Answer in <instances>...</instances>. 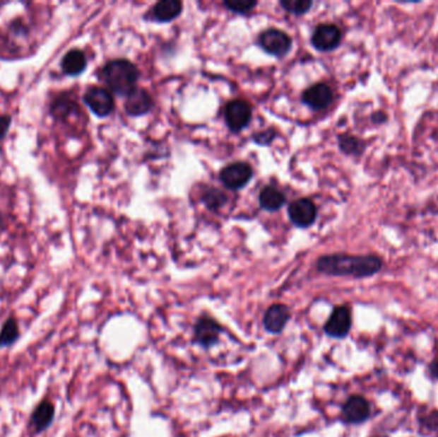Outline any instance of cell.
Listing matches in <instances>:
<instances>
[{
    "label": "cell",
    "mask_w": 438,
    "mask_h": 437,
    "mask_svg": "<svg viewBox=\"0 0 438 437\" xmlns=\"http://www.w3.org/2000/svg\"><path fill=\"white\" fill-rule=\"evenodd\" d=\"M382 264V260L377 255L329 254L316 260V269L329 276H353L363 279L379 272Z\"/></svg>",
    "instance_id": "6da1fadb"
},
{
    "label": "cell",
    "mask_w": 438,
    "mask_h": 437,
    "mask_svg": "<svg viewBox=\"0 0 438 437\" xmlns=\"http://www.w3.org/2000/svg\"><path fill=\"white\" fill-rule=\"evenodd\" d=\"M100 78L117 95L129 96L137 89L138 71L127 59H113L102 69Z\"/></svg>",
    "instance_id": "7a4b0ae2"
},
{
    "label": "cell",
    "mask_w": 438,
    "mask_h": 437,
    "mask_svg": "<svg viewBox=\"0 0 438 437\" xmlns=\"http://www.w3.org/2000/svg\"><path fill=\"white\" fill-rule=\"evenodd\" d=\"M259 45L268 54L283 57L292 47V40L286 33L278 28H268L259 36Z\"/></svg>",
    "instance_id": "3957f363"
},
{
    "label": "cell",
    "mask_w": 438,
    "mask_h": 437,
    "mask_svg": "<svg viewBox=\"0 0 438 437\" xmlns=\"http://www.w3.org/2000/svg\"><path fill=\"white\" fill-rule=\"evenodd\" d=\"M222 326L212 317H200L194 327V339L203 349H211L219 342Z\"/></svg>",
    "instance_id": "277c9868"
},
{
    "label": "cell",
    "mask_w": 438,
    "mask_h": 437,
    "mask_svg": "<svg viewBox=\"0 0 438 437\" xmlns=\"http://www.w3.org/2000/svg\"><path fill=\"white\" fill-rule=\"evenodd\" d=\"M83 102L97 117L110 116L114 110L113 96L108 90L99 86H93L86 90L83 95Z\"/></svg>",
    "instance_id": "5b68a950"
},
{
    "label": "cell",
    "mask_w": 438,
    "mask_h": 437,
    "mask_svg": "<svg viewBox=\"0 0 438 437\" xmlns=\"http://www.w3.org/2000/svg\"><path fill=\"white\" fill-rule=\"evenodd\" d=\"M55 419V405L52 400L44 399L40 403L35 407L30 421H28V429L34 435L42 433L50 429Z\"/></svg>",
    "instance_id": "8992f818"
},
{
    "label": "cell",
    "mask_w": 438,
    "mask_h": 437,
    "mask_svg": "<svg viewBox=\"0 0 438 437\" xmlns=\"http://www.w3.org/2000/svg\"><path fill=\"white\" fill-rule=\"evenodd\" d=\"M225 120L230 130L239 132L247 127L251 120V108L245 100H232L227 104Z\"/></svg>",
    "instance_id": "52a82bcc"
},
{
    "label": "cell",
    "mask_w": 438,
    "mask_h": 437,
    "mask_svg": "<svg viewBox=\"0 0 438 437\" xmlns=\"http://www.w3.org/2000/svg\"><path fill=\"white\" fill-rule=\"evenodd\" d=\"M351 312L348 307H336L324 325V332L333 339H343L351 330Z\"/></svg>",
    "instance_id": "ba28073f"
},
{
    "label": "cell",
    "mask_w": 438,
    "mask_h": 437,
    "mask_svg": "<svg viewBox=\"0 0 438 437\" xmlns=\"http://www.w3.org/2000/svg\"><path fill=\"white\" fill-rule=\"evenodd\" d=\"M253 177V170L245 162L230 164L220 172V181L228 189L239 190Z\"/></svg>",
    "instance_id": "9c48e42d"
},
{
    "label": "cell",
    "mask_w": 438,
    "mask_h": 437,
    "mask_svg": "<svg viewBox=\"0 0 438 437\" xmlns=\"http://www.w3.org/2000/svg\"><path fill=\"white\" fill-rule=\"evenodd\" d=\"M288 216L297 227H309L316 219V206L309 199H297L288 206Z\"/></svg>",
    "instance_id": "30bf717a"
},
{
    "label": "cell",
    "mask_w": 438,
    "mask_h": 437,
    "mask_svg": "<svg viewBox=\"0 0 438 437\" xmlns=\"http://www.w3.org/2000/svg\"><path fill=\"white\" fill-rule=\"evenodd\" d=\"M341 42V31L335 25H319L315 28L312 37V44L321 52H331L337 48Z\"/></svg>",
    "instance_id": "8fae6325"
},
{
    "label": "cell",
    "mask_w": 438,
    "mask_h": 437,
    "mask_svg": "<svg viewBox=\"0 0 438 437\" xmlns=\"http://www.w3.org/2000/svg\"><path fill=\"white\" fill-rule=\"evenodd\" d=\"M370 416V405L363 397H349L343 404V419L345 424H360L365 422Z\"/></svg>",
    "instance_id": "7c38bea8"
},
{
    "label": "cell",
    "mask_w": 438,
    "mask_h": 437,
    "mask_svg": "<svg viewBox=\"0 0 438 437\" xmlns=\"http://www.w3.org/2000/svg\"><path fill=\"white\" fill-rule=\"evenodd\" d=\"M290 317L291 313L288 305L273 304L268 308L266 315L263 317V326L269 334L278 335L286 327Z\"/></svg>",
    "instance_id": "4fadbf2b"
},
{
    "label": "cell",
    "mask_w": 438,
    "mask_h": 437,
    "mask_svg": "<svg viewBox=\"0 0 438 437\" xmlns=\"http://www.w3.org/2000/svg\"><path fill=\"white\" fill-rule=\"evenodd\" d=\"M304 103L312 110H326L333 102V93L326 83H315L312 88L305 90L302 95Z\"/></svg>",
    "instance_id": "5bb4252c"
},
{
    "label": "cell",
    "mask_w": 438,
    "mask_h": 437,
    "mask_svg": "<svg viewBox=\"0 0 438 437\" xmlns=\"http://www.w3.org/2000/svg\"><path fill=\"white\" fill-rule=\"evenodd\" d=\"M154 102L150 94L144 89H136L127 96L124 110L130 116H143L153 108Z\"/></svg>",
    "instance_id": "9a60e30c"
},
{
    "label": "cell",
    "mask_w": 438,
    "mask_h": 437,
    "mask_svg": "<svg viewBox=\"0 0 438 437\" xmlns=\"http://www.w3.org/2000/svg\"><path fill=\"white\" fill-rule=\"evenodd\" d=\"M86 66H88L86 55L80 49H72L63 57L62 69L66 75H81L86 69Z\"/></svg>",
    "instance_id": "2e32d148"
},
{
    "label": "cell",
    "mask_w": 438,
    "mask_h": 437,
    "mask_svg": "<svg viewBox=\"0 0 438 437\" xmlns=\"http://www.w3.org/2000/svg\"><path fill=\"white\" fill-rule=\"evenodd\" d=\"M77 110H78V105L72 99V96H69V94H61L57 96L52 103L50 115L54 117L57 121H64Z\"/></svg>",
    "instance_id": "e0dca14e"
},
{
    "label": "cell",
    "mask_w": 438,
    "mask_h": 437,
    "mask_svg": "<svg viewBox=\"0 0 438 437\" xmlns=\"http://www.w3.org/2000/svg\"><path fill=\"white\" fill-rule=\"evenodd\" d=\"M182 3L178 0H162L153 8V17L159 22H170L179 16Z\"/></svg>",
    "instance_id": "ac0fdd59"
},
{
    "label": "cell",
    "mask_w": 438,
    "mask_h": 437,
    "mask_svg": "<svg viewBox=\"0 0 438 437\" xmlns=\"http://www.w3.org/2000/svg\"><path fill=\"white\" fill-rule=\"evenodd\" d=\"M259 203L263 209L274 212L278 211L286 203V197L283 192L273 186H267L259 194Z\"/></svg>",
    "instance_id": "d6986e66"
},
{
    "label": "cell",
    "mask_w": 438,
    "mask_h": 437,
    "mask_svg": "<svg viewBox=\"0 0 438 437\" xmlns=\"http://www.w3.org/2000/svg\"><path fill=\"white\" fill-rule=\"evenodd\" d=\"M20 326L17 318L11 315L3 323L0 328V349L9 348L13 346L16 342L20 339Z\"/></svg>",
    "instance_id": "ffe728a7"
},
{
    "label": "cell",
    "mask_w": 438,
    "mask_h": 437,
    "mask_svg": "<svg viewBox=\"0 0 438 437\" xmlns=\"http://www.w3.org/2000/svg\"><path fill=\"white\" fill-rule=\"evenodd\" d=\"M203 202L206 205L208 209L211 211H218L227 203V197L222 192L217 189H209L203 197Z\"/></svg>",
    "instance_id": "44dd1931"
},
{
    "label": "cell",
    "mask_w": 438,
    "mask_h": 437,
    "mask_svg": "<svg viewBox=\"0 0 438 437\" xmlns=\"http://www.w3.org/2000/svg\"><path fill=\"white\" fill-rule=\"evenodd\" d=\"M282 7L285 8L290 13L300 16L305 14L313 6V1L310 0H282Z\"/></svg>",
    "instance_id": "7402d4cb"
},
{
    "label": "cell",
    "mask_w": 438,
    "mask_h": 437,
    "mask_svg": "<svg viewBox=\"0 0 438 437\" xmlns=\"http://www.w3.org/2000/svg\"><path fill=\"white\" fill-rule=\"evenodd\" d=\"M340 148L348 154H360L364 151V144L354 136L343 135L340 136Z\"/></svg>",
    "instance_id": "603a6c76"
},
{
    "label": "cell",
    "mask_w": 438,
    "mask_h": 437,
    "mask_svg": "<svg viewBox=\"0 0 438 437\" xmlns=\"http://www.w3.org/2000/svg\"><path fill=\"white\" fill-rule=\"evenodd\" d=\"M223 6L230 9L231 12L239 14L250 13L254 8L258 6L256 1H247V0H241V1H225Z\"/></svg>",
    "instance_id": "cb8c5ba5"
},
{
    "label": "cell",
    "mask_w": 438,
    "mask_h": 437,
    "mask_svg": "<svg viewBox=\"0 0 438 437\" xmlns=\"http://www.w3.org/2000/svg\"><path fill=\"white\" fill-rule=\"evenodd\" d=\"M276 136V134H274L273 131H266V132H258L255 137H254V140L256 141V143L259 144V145H266V144H269L272 140H273V137Z\"/></svg>",
    "instance_id": "d4e9b609"
},
{
    "label": "cell",
    "mask_w": 438,
    "mask_h": 437,
    "mask_svg": "<svg viewBox=\"0 0 438 437\" xmlns=\"http://www.w3.org/2000/svg\"><path fill=\"white\" fill-rule=\"evenodd\" d=\"M11 122H12L11 116H7V115L0 116V140H3L7 135L8 130L11 127Z\"/></svg>",
    "instance_id": "484cf974"
},
{
    "label": "cell",
    "mask_w": 438,
    "mask_h": 437,
    "mask_svg": "<svg viewBox=\"0 0 438 437\" xmlns=\"http://www.w3.org/2000/svg\"><path fill=\"white\" fill-rule=\"evenodd\" d=\"M373 120H374L376 122L377 120H378V123L384 122V121H386V116H384V113H381V112H377L376 115L373 116Z\"/></svg>",
    "instance_id": "4316f807"
},
{
    "label": "cell",
    "mask_w": 438,
    "mask_h": 437,
    "mask_svg": "<svg viewBox=\"0 0 438 437\" xmlns=\"http://www.w3.org/2000/svg\"><path fill=\"white\" fill-rule=\"evenodd\" d=\"M431 372L433 376L436 377V378H438V361L432 363Z\"/></svg>",
    "instance_id": "83f0119b"
},
{
    "label": "cell",
    "mask_w": 438,
    "mask_h": 437,
    "mask_svg": "<svg viewBox=\"0 0 438 437\" xmlns=\"http://www.w3.org/2000/svg\"><path fill=\"white\" fill-rule=\"evenodd\" d=\"M3 225V216H1V213H0V226Z\"/></svg>",
    "instance_id": "f1b7e54d"
},
{
    "label": "cell",
    "mask_w": 438,
    "mask_h": 437,
    "mask_svg": "<svg viewBox=\"0 0 438 437\" xmlns=\"http://www.w3.org/2000/svg\"><path fill=\"white\" fill-rule=\"evenodd\" d=\"M372 437H384V436H372Z\"/></svg>",
    "instance_id": "f546056e"
}]
</instances>
